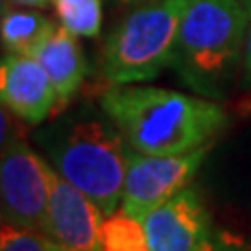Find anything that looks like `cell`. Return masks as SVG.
Listing matches in <instances>:
<instances>
[{"instance_id":"1","label":"cell","mask_w":251,"mask_h":251,"mask_svg":"<svg viewBox=\"0 0 251 251\" xmlns=\"http://www.w3.org/2000/svg\"><path fill=\"white\" fill-rule=\"evenodd\" d=\"M100 107L132 151L145 155H184L209 145L226 128V111L193 94L115 84Z\"/></svg>"},{"instance_id":"2","label":"cell","mask_w":251,"mask_h":251,"mask_svg":"<svg viewBox=\"0 0 251 251\" xmlns=\"http://www.w3.org/2000/svg\"><path fill=\"white\" fill-rule=\"evenodd\" d=\"M251 15L241 0H191L180 23L174 67L191 88L220 97L243 59Z\"/></svg>"},{"instance_id":"3","label":"cell","mask_w":251,"mask_h":251,"mask_svg":"<svg viewBox=\"0 0 251 251\" xmlns=\"http://www.w3.org/2000/svg\"><path fill=\"white\" fill-rule=\"evenodd\" d=\"M191 0H155L124 17L109 34L100 72L111 84H138L174 65L178 31Z\"/></svg>"},{"instance_id":"4","label":"cell","mask_w":251,"mask_h":251,"mask_svg":"<svg viewBox=\"0 0 251 251\" xmlns=\"http://www.w3.org/2000/svg\"><path fill=\"white\" fill-rule=\"evenodd\" d=\"M128 155L124 136L97 120L67 126L50 147L54 170L88 195L105 216L122 205Z\"/></svg>"},{"instance_id":"5","label":"cell","mask_w":251,"mask_h":251,"mask_svg":"<svg viewBox=\"0 0 251 251\" xmlns=\"http://www.w3.org/2000/svg\"><path fill=\"white\" fill-rule=\"evenodd\" d=\"M52 174L54 168L40 159L21 138H11L4 143L0 161V197L4 222L44 234Z\"/></svg>"},{"instance_id":"6","label":"cell","mask_w":251,"mask_h":251,"mask_svg":"<svg viewBox=\"0 0 251 251\" xmlns=\"http://www.w3.org/2000/svg\"><path fill=\"white\" fill-rule=\"evenodd\" d=\"M207 153L209 145L184 155H145L130 151L122 207L132 216L143 218L149 209L184 191Z\"/></svg>"},{"instance_id":"7","label":"cell","mask_w":251,"mask_h":251,"mask_svg":"<svg viewBox=\"0 0 251 251\" xmlns=\"http://www.w3.org/2000/svg\"><path fill=\"white\" fill-rule=\"evenodd\" d=\"M149 251H218L211 222L199 195L184 188L140 218Z\"/></svg>"},{"instance_id":"8","label":"cell","mask_w":251,"mask_h":251,"mask_svg":"<svg viewBox=\"0 0 251 251\" xmlns=\"http://www.w3.org/2000/svg\"><path fill=\"white\" fill-rule=\"evenodd\" d=\"M103 209L57 170L52 174L44 234L63 251H100Z\"/></svg>"},{"instance_id":"9","label":"cell","mask_w":251,"mask_h":251,"mask_svg":"<svg viewBox=\"0 0 251 251\" xmlns=\"http://www.w3.org/2000/svg\"><path fill=\"white\" fill-rule=\"evenodd\" d=\"M2 107L27 124H40L57 103V90L46 69L31 54L6 52L0 65Z\"/></svg>"},{"instance_id":"10","label":"cell","mask_w":251,"mask_h":251,"mask_svg":"<svg viewBox=\"0 0 251 251\" xmlns=\"http://www.w3.org/2000/svg\"><path fill=\"white\" fill-rule=\"evenodd\" d=\"M31 57H36L38 63L46 69L61 103L69 100L80 90L88 74V65H86V57L77 42V36L63 25L54 27V31L38 46Z\"/></svg>"},{"instance_id":"11","label":"cell","mask_w":251,"mask_h":251,"mask_svg":"<svg viewBox=\"0 0 251 251\" xmlns=\"http://www.w3.org/2000/svg\"><path fill=\"white\" fill-rule=\"evenodd\" d=\"M54 27L57 25L36 9H23V6L2 9L0 34H2L4 50L11 54H34L38 46L54 31Z\"/></svg>"},{"instance_id":"12","label":"cell","mask_w":251,"mask_h":251,"mask_svg":"<svg viewBox=\"0 0 251 251\" xmlns=\"http://www.w3.org/2000/svg\"><path fill=\"white\" fill-rule=\"evenodd\" d=\"M100 251H149L143 220L124 207L105 216L100 226Z\"/></svg>"},{"instance_id":"13","label":"cell","mask_w":251,"mask_h":251,"mask_svg":"<svg viewBox=\"0 0 251 251\" xmlns=\"http://www.w3.org/2000/svg\"><path fill=\"white\" fill-rule=\"evenodd\" d=\"M61 25L77 38H97L103 25L100 0H54L52 2Z\"/></svg>"},{"instance_id":"14","label":"cell","mask_w":251,"mask_h":251,"mask_svg":"<svg viewBox=\"0 0 251 251\" xmlns=\"http://www.w3.org/2000/svg\"><path fill=\"white\" fill-rule=\"evenodd\" d=\"M0 251H63L42 232H31L2 222L0 232Z\"/></svg>"},{"instance_id":"15","label":"cell","mask_w":251,"mask_h":251,"mask_svg":"<svg viewBox=\"0 0 251 251\" xmlns=\"http://www.w3.org/2000/svg\"><path fill=\"white\" fill-rule=\"evenodd\" d=\"M241 65H243V75H245V82L251 86V21H249V27H247L245 44H243V59H241Z\"/></svg>"},{"instance_id":"16","label":"cell","mask_w":251,"mask_h":251,"mask_svg":"<svg viewBox=\"0 0 251 251\" xmlns=\"http://www.w3.org/2000/svg\"><path fill=\"white\" fill-rule=\"evenodd\" d=\"M6 4L11 6H23V9H46V6H50L54 0H4Z\"/></svg>"},{"instance_id":"17","label":"cell","mask_w":251,"mask_h":251,"mask_svg":"<svg viewBox=\"0 0 251 251\" xmlns=\"http://www.w3.org/2000/svg\"><path fill=\"white\" fill-rule=\"evenodd\" d=\"M241 2L245 4V9H247V11H249V15H251V0H241Z\"/></svg>"},{"instance_id":"18","label":"cell","mask_w":251,"mask_h":251,"mask_svg":"<svg viewBox=\"0 0 251 251\" xmlns=\"http://www.w3.org/2000/svg\"><path fill=\"white\" fill-rule=\"evenodd\" d=\"M117 2H140V0H117Z\"/></svg>"}]
</instances>
